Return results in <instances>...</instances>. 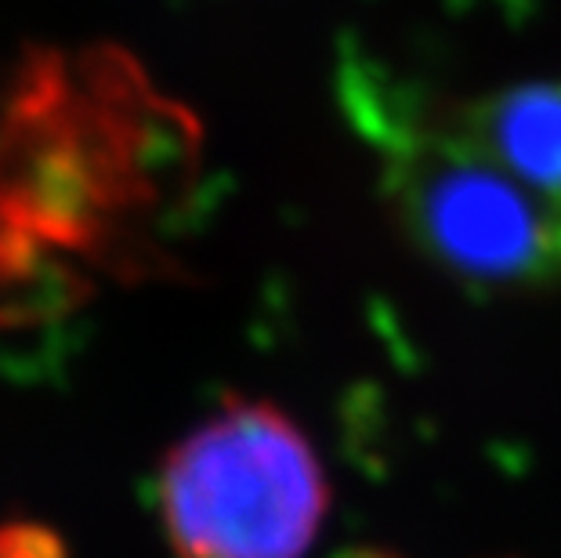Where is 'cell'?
Returning <instances> with one entry per match:
<instances>
[{
  "label": "cell",
  "instance_id": "1",
  "mask_svg": "<svg viewBox=\"0 0 561 558\" xmlns=\"http://www.w3.org/2000/svg\"><path fill=\"white\" fill-rule=\"evenodd\" d=\"M355 121L388 160V185L421 251L479 291H522L561 280L554 207L515 182L460 127L421 124L402 94L363 84Z\"/></svg>",
  "mask_w": 561,
  "mask_h": 558
},
{
  "label": "cell",
  "instance_id": "2",
  "mask_svg": "<svg viewBox=\"0 0 561 558\" xmlns=\"http://www.w3.org/2000/svg\"><path fill=\"white\" fill-rule=\"evenodd\" d=\"M327 508L312 443L268 402L225 399L160 468V519L178 558H301Z\"/></svg>",
  "mask_w": 561,
  "mask_h": 558
},
{
  "label": "cell",
  "instance_id": "3",
  "mask_svg": "<svg viewBox=\"0 0 561 558\" xmlns=\"http://www.w3.org/2000/svg\"><path fill=\"white\" fill-rule=\"evenodd\" d=\"M493 163L561 204V84H529L471 105L457 124Z\"/></svg>",
  "mask_w": 561,
  "mask_h": 558
},
{
  "label": "cell",
  "instance_id": "4",
  "mask_svg": "<svg viewBox=\"0 0 561 558\" xmlns=\"http://www.w3.org/2000/svg\"><path fill=\"white\" fill-rule=\"evenodd\" d=\"M341 558H388V555H377V551H348V555H341Z\"/></svg>",
  "mask_w": 561,
  "mask_h": 558
}]
</instances>
